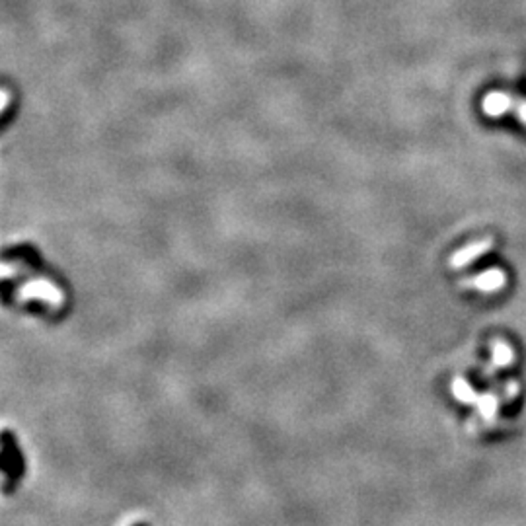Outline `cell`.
Returning <instances> with one entry per match:
<instances>
[{
  "label": "cell",
  "instance_id": "cell-6",
  "mask_svg": "<svg viewBox=\"0 0 526 526\" xmlns=\"http://www.w3.org/2000/svg\"><path fill=\"white\" fill-rule=\"evenodd\" d=\"M452 392H454V398L462 401V403H474V406H476V401L480 398V394L472 388L462 377L454 378V382H452Z\"/></svg>",
  "mask_w": 526,
  "mask_h": 526
},
{
  "label": "cell",
  "instance_id": "cell-1",
  "mask_svg": "<svg viewBox=\"0 0 526 526\" xmlns=\"http://www.w3.org/2000/svg\"><path fill=\"white\" fill-rule=\"evenodd\" d=\"M462 285L472 286V288H476V291H480V293H497V291H501V288L507 285V273H505L503 269L492 267V269L476 275V277H472V279L462 281Z\"/></svg>",
  "mask_w": 526,
  "mask_h": 526
},
{
  "label": "cell",
  "instance_id": "cell-5",
  "mask_svg": "<svg viewBox=\"0 0 526 526\" xmlns=\"http://www.w3.org/2000/svg\"><path fill=\"white\" fill-rule=\"evenodd\" d=\"M476 408H478V412H480L483 421L493 423V421H495V415H497V410H499V396H497L495 392L480 394V398L476 401Z\"/></svg>",
  "mask_w": 526,
  "mask_h": 526
},
{
  "label": "cell",
  "instance_id": "cell-4",
  "mask_svg": "<svg viewBox=\"0 0 526 526\" xmlns=\"http://www.w3.org/2000/svg\"><path fill=\"white\" fill-rule=\"evenodd\" d=\"M492 366L485 368V372H493L497 368H505V366L513 365L515 361V351L513 347L503 341V339H493L492 341Z\"/></svg>",
  "mask_w": 526,
  "mask_h": 526
},
{
  "label": "cell",
  "instance_id": "cell-7",
  "mask_svg": "<svg viewBox=\"0 0 526 526\" xmlns=\"http://www.w3.org/2000/svg\"><path fill=\"white\" fill-rule=\"evenodd\" d=\"M516 392H518V384H516L515 380L507 382V398H509V400H513V398H515Z\"/></svg>",
  "mask_w": 526,
  "mask_h": 526
},
{
  "label": "cell",
  "instance_id": "cell-3",
  "mask_svg": "<svg viewBox=\"0 0 526 526\" xmlns=\"http://www.w3.org/2000/svg\"><path fill=\"white\" fill-rule=\"evenodd\" d=\"M493 248V240L492 238H483L480 242H474V244H470L466 248H462V250H458L454 255H452V260H450V265L452 267H464V265H468V263L476 262L478 257L481 255H485V253L490 252Z\"/></svg>",
  "mask_w": 526,
  "mask_h": 526
},
{
  "label": "cell",
  "instance_id": "cell-2",
  "mask_svg": "<svg viewBox=\"0 0 526 526\" xmlns=\"http://www.w3.org/2000/svg\"><path fill=\"white\" fill-rule=\"evenodd\" d=\"M481 107H483L485 115H490V117H501L509 109H515L516 100L511 94H505V92H490L483 98Z\"/></svg>",
  "mask_w": 526,
  "mask_h": 526
},
{
  "label": "cell",
  "instance_id": "cell-8",
  "mask_svg": "<svg viewBox=\"0 0 526 526\" xmlns=\"http://www.w3.org/2000/svg\"><path fill=\"white\" fill-rule=\"evenodd\" d=\"M516 112H518V119L526 125V102H516Z\"/></svg>",
  "mask_w": 526,
  "mask_h": 526
}]
</instances>
